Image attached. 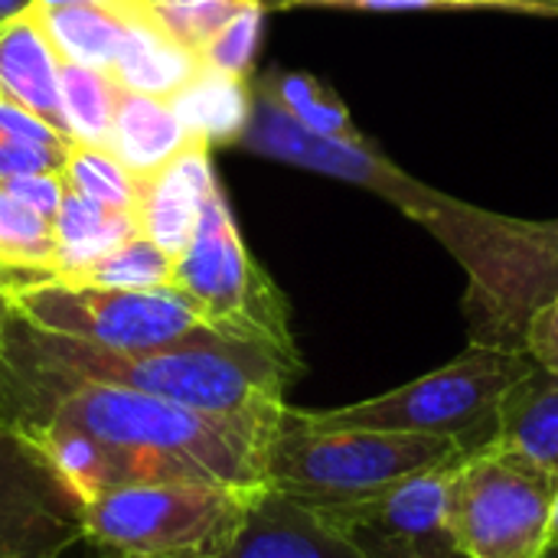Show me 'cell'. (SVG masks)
Wrapping results in <instances>:
<instances>
[{
    "label": "cell",
    "instance_id": "obj_33",
    "mask_svg": "<svg viewBox=\"0 0 558 558\" xmlns=\"http://www.w3.org/2000/svg\"><path fill=\"white\" fill-rule=\"evenodd\" d=\"M78 3H101V0H29L36 10H59V7H78Z\"/></svg>",
    "mask_w": 558,
    "mask_h": 558
},
{
    "label": "cell",
    "instance_id": "obj_36",
    "mask_svg": "<svg viewBox=\"0 0 558 558\" xmlns=\"http://www.w3.org/2000/svg\"><path fill=\"white\" fill-rule=\"evenodd\" d=\"M549 549L558 553V494H556V507H553V523H549Z\"/></svg>",
    "mask_w": 558,
    "mask_h": 558
},
{
    "label": "cell",
    "instance_id": "obj_17",
    "mask_svg": "<svg viewBox=\"0 0 558 558\" xmlns=\"http://www.w3.org/2000/svg\"><path fill=\"white\" fill-rule=\"evenodd\" d=\"M186 141H190V134L167 98L124 92L105 147L131 173L144 177V173H154L157 167H163L167 160H173Z\"/></svg>",
    "mask_w": 558,
    "mask_h": 558
},
{
    "label": "cell",
    "instance_id": "obj_20",
    "mask_svg": "<svg viewBox=\"0 0 558 558\" xmlns=\"http://www.w3.org/2000/svg\"><path fill=\"white\" fill-rule=\"evenodd\" d=\"M52 235H56V248H59V265L52 278L72 275L75 268L108 255L111 248H118L121 242H128L137 232V222L131 213H118L108 209L75 190L65 186L62 206L52 219Z\"/></svg>",
    "mask_w": 558,
    "mask_h": 558
},
{
    "label": "cell",
    "instance_id": "obj_18",
    "mask_svg": "<svg viewBox=\"0 0 558 558\" xmlns=\"http://www.w3.org/2000/svg\"><path fill=\"white\" fill-rule=\"evenodd\" d=\"M199 72V56L180 46L173 36H167L154 16L147 13L131 26L111 75L124 92L154 95V98H173L193 75Z\"/></svg>",
    "mask_w": 558,
    "mask_h": 558
},
{
    "label": "cell",
    "instance_id": "obj_9",
    "mask_svg": "<svg viewBox=\"0 0 558 558\" xmlns=\"http://www.w3.org/2000/svg\"><path fill=\"white\" fill-rule=\"evenodd\" d=\"M558 477L487 441L454 461L448 526L464 558H546Z\"/></svg>",
    "mask_w": 558,
    "mask_h": 558
},
{
    "label": "cell",
    "instance_id": "obj_2",
    "mask_svg": "<svg viewBox=\"0 0 558 558\" xmlns=\"http://www.w3.org/2000/svg\"><path fill=\"white\" fill-rule=\"evenodd\" d=\"M0 422L10 428L69 425L124 454L144 481L265 484L278 428L206 415L137 389L62 369L23 347L7 324Z\"/></svg>",
    "mask_w": 558,
    "mask_h": 558
},
{
    "label": "cell",
    "instance_id": "obj_24",
    "mask_svg": "<svg viewBox=\"0 0 558 558\" xmlns=\"http://www.w3.org/2000/svg\"><path fill=\"white\" fill-rule=\"evenodd\" d=\"M173 262L177 258L157 248L150 239L131 235L108 255L75 268L72 275H62L59 281L88 284V288H118V291H157V288H170Z\"/></svg>",
    "mask_w": 558,
    "mask_h": 558
},
{
    "label": "cell",
    "instance_id": "obj_7",
    "mask_svg": "<svg viewBox=\"0 0 558 558\" xmlns=\"http://www.w3.org/2000/svg\"><path fill=\"white\" fill-rule=\"evenodd\" d=\"M170 288L183 294L216 333L258 343L281 360L304 366L291 330L288 298L252 258L219 183L203 203L190 245L173 262Z\"/></svg>",
    "mask_w": 558,
    "mask_h": 558
},
{
    "label": "cell",
    "instance_id": "obj_32",
    "mask_svg": "<svg viewBox=\"0 0 558 558\" xmlns=\"http://www.w3.org/2000/svg\"><path fill=\"white\" fill-rule=\"evenodd\" d=\"M0 131L3 134H13V137H23V141H33V144H52V147H69L72 141L56 131L49 121L16 108V105H0Z\"/></svg>",
    "mask_w": 558,
    "mask_h": 558
},
{
    "label": "cell",
    "instance_id": "obj_21",
    "mask_svg": "<svg viewBox=\"0 0 558 558\" xmlns=\"http://www.w3.org/2000/svg\"><path fill=\"white\" fill-rule=\"evenodd\" d=\"M124 88L105 69H88L75 62H62L59 69V105L62 124L72 144L105 147Z\"/></svg>",
    "mask_w": 558,
    "mask_h": 558
},
{
    "label": "cell",
    "instance_id": "obj_34",
    "mask_svg": "<svg viewBox=\"0 0 558 558\" xmlns=\"http://www.w3.org/2000/svg\"><path fill=\"white\" fill-rule=\"evenodd\" d=\"M26 7H29V0H0V20H7V16H13V13H20Z\"/></svg>",
    "mask_w": 558,
    "mask_h": 558
},
{
    "label": "cell",
    "instance_id": "obj_3",
    "mask_svg": "<svg viewBox=\"0 0 558 558\" xmlns=\"http://www.w3.org/2000/svg\"><path fill=\"white\" fill-rule=\"evenodd\" d=\"M10 333L36 356L78 376L262 428H281L288 389L304 373V366H294L258 343L222 333L147 350L92 347L69 337L39 333L13 317Z\"/></svg>",
    "mask_w": 558,
    "mask_h": 558
},
{
    "label": "cell",
    "instance_id": "obj_10",
    "mask_svg": "<svg viewBox=\"0 0 558 558\" xmlns=\"http://www.w3.org/2000/svg\"><path fill=\"white\" fill-rule=\"evenodd\" d=\"M461 454L464 451L376 497L320 513L363 558H464L448 526V481Z\"/></svg>",
    "mask_w": 558,
    "mask_h": 558
},
{
    "label": "cell",
    "instance_id": "obj_31",
    "mask_svg": "<svg viewBox=\"0 0 558 558\" xmlns=\"http://www.w3.org/2000/svg\"><path fill=\"white\" fill-rule=\"evenodd\" d=\"M523 353L536 366L558 373V291L530 317L526 337H523Z\"/></svg>",
    "mask_w": 558,
    "mask_h": 558
},
{
    "label": "cell",
    "instance_id": "obj_29",
    "mask_svg": "<svg viewBox=\"0 0 558 558\" xmlns=\"http://www.w3.org/2000/svg\"><path fill=\"white\" fill-rule=\"evenodd\" d=\"M69 147L33 144V141H23V137H13V134H3L0 131V183L3 180H13V177L56 173V170H62Z\"/></svg>",
    "mask_w": 558,
    "mask_h": 558
},
{
    "label": "cell",
    "instance_id": "obj_13",
    "mask_svg": "<svg viewBox=\"0 0 558 558\" xmlns=\"http://www.w3.org/2000/svg\"><path fill=\"white\" fill-rule=\"evenodd\" d=\"M222 558H363L356 546L314 507L262 487Z\"/></svg>",
    "mask_w": 558,
    "mask_h": 558
},
{
    "label": "cell",
    "instance_id": "obj_4",
    "mask_svg": "<svg viewBox=\"0 0 558 558\" xmlns=\"http://www.w3.org/2000/svg\"><path fill=\"white\" fill-rule=\"evenodd\" d=\"M458 451L454 441L432 435L317 425L304 409L288 405L268 448L265 487L314 510H330L376 497Z\"/></svg>",
    "mask_w": 558,
    "mask_h": 558
},
{
    "label": "cell",
    "instance_id": "obj_8",
    "mask_svg": "<svg viewBox=\"0 0 558 558\" xmlns=\"http://www.w3.org/2000/svg\"><path fill=\"white\" fill-rule=\"evenodd\" d=\"M0 301L13 320L39 333L111 350H147L216 333L173 288L118 291L69 284L59 278H29L0 284Z\"/></svg>",
    "mask_w": 558,
    "mask_h": 558
},
{
    "label": "cell",
    "instance_id": "obj_5",
    "mask_svg": "<svg viewBox=\"0 0 558 558\" xmlns=\"http://www.w3.org/2000/svg\"><path fill=\"white\" fill-rule=\"evenodd\" d=\"M258 487L216 481H141L82 507V543L111 558H222Z\"/></svg>",
    "mask_w": 558,
    "mask_h": 558
},
{
    "label": "cell",
    "instance_id": "obj_35",
    "mask_svg": "<svg viewBox=\"0 0 558 558\" xmlns=\"http://www.w3.org/2000/svg\"><path fill=\"white\" fill-rule=\"evenodd\" d=\"M7 324H10V314L0 301V366H3V353H7ZM3 425V422H0Z\"/></svg>",
    "mask_w": 558,
    "mask_h": 558
},
{
    "label": "cell",
    "instance_id": "obj_1",
    "mask_svg": "<svg viewBox=\"0 0 558 558\" xmlns=\"http://www.w3.org/2000/svg\"><path fill=\"white\" fill-rule=\"evenodd\" d=\"M239 144L360 186L425 226L464 268L471 343L523 353L530 317L558 291V222H533L461 203L392 163L369 137L337 141L298 124L258 82Z\"/></svg>",
    "mask_w": 558,
    "mask_h": 558
},
{
    "label": "cell",
    "instance_id": "obj_37",
    "mask_svg": "<svg viewBox=\"0 0 558 558\" xmlns=\"http://www.w3.org/2000/svg\"><path fill=\"white\" fill-rule=\"evenodd\" d=\"M88 558H111V556H98V553H92V556Z\"/></svg>",
    "mask_w": 558,
    "mask_h": 558
},
{
    "label": "cell",
    "instance_id": "obj_22",
    "mask_svg": "<svg viewBox=\"0 0 558 558\" xmlns=\"http://www.w3.org/2000/svg\"><path fill=\"white\" fill-rule=\"evenodd\" d=\"M59 248L52 222L0 186V284L52 278Z\"/></svg>",
    "mask_w": 558,
    "mask_h": 558
},
{
    "label": "cell",
    "instance_id": "obj_30",
    "mask_svg": "<svg viewBox=\"0 0 558 558\" xmlns=\"http://www.w3.org/2000/svg\"><path fill=\"white\" fill-rule=\"evenodd\" d=\"M10 196H16L20 203H26L29 209H36L39 216H46L49 222L56 219L62 196H65V180L62 170L56 173H29V177H13L0 183Z\"/></svg>",
    "mask_w": 558,
    "mask_h": 558
},
{
    "label": "cell",
    "instance_id": "obj_39",
    "mask_svg": "<svg viewBox=\"0 0 558 558\" xmlns=\"http://www.w3.org/2000/svg\"><path fill=\"white\" fill-rule=\"evenodd\" d=\"M0 105H3V95H0Z\"/></svg>",
    "mask_w": 558,
    "mask_h": 558
},
{
    "label": "cell",
    "instance_id": "obj_12",
    "mask_svg": "<svg viewBox=\"0 0 558 558\" xmlns=\"http://www.w3.org/2000/svg\"><path fill=\"white\" fill-rule=\"evenodd\" d=\"M209 147V141L190 137L173 160H167L154 173H144L141 183V203L134 209L137 232L173 258H180L190 245L203 203L219 183Z\"/></svg>",
    "mask_w": 558,
    "mask_h": 558
},
{
    "label": "cell",
    "instance_id": "obj_6",
    "mask_svg": "<svg viewBox=\"0 0 558 558\" xmlns=\"http://www.w3.org/2000/svg\"><path fill=\"white\" fill-rule=\"evenodd\" d=\"M533 366L526 353L471 343L451 363L399 386L383 396L337 405L304 409L317 425L330 428H373L448 438L461 451H477L494 441L497 405L504 392Z\"/></svg>",
    "mask_w": 558,
    "mask_h": 558
},
{
    "label": "cell",
    "instance_id": "obj_14",
    "mask_svg": "<svg viewBox=\"0 0 558 558\" xmlns=\"http://www.w3.org/2000/svg\"><path fill=\"white\" fill-rule=\"evenodd\" d=\"M62 59L33 7L0 20V95L65 134L59 105ZM69 137V134H65Z\"/></svg>",
    "mask_w": 558,
    "mask_h": 558
},
{
    "label": "cell",
    "instance_id": "obj_23",
    "mask_svg": "<svg viewBox=\"0 0 558 558\" xmlns=\"http://www.w3.org/2000/svg\"><path fill=\"white\" fill-rule=\"evenodd\" d=\"M258 85L307 131L320 137H337V141L360 137L350 108L324 78L311 72H298V69H271L258 78Z\"/></svg>",
    "mask_w": 558,
    "mask_h": 558
},
{
    "label": "cell",
    "instance_id": "obj_25",
    "mask_svg": "<svg viewBox=\"0 0 558 558\" xmlns=\"http://www.w3.org/2000/svg\"><path fill=\"white\" fill-rule=\"evenodd\" d=\"M62 180L69 190L118 209V213H131L141 203V173H131L108 147H92V144H72L65 154V167H62Z\"/></svg>",
    "mask_w": 558,
    "mask_h": 558
},
{
    "label": "cell",
    "instance_id": "obj_27",
    "mask_svg": "<svg viewBox=\"0 0 558 558\" xmlns=\"http://www.w3.org/2000/svg\"><path fill=\"white\" fill-rule=\"evenodd\" d=\"M268 7H324V10H494L520 16H558V0H262Z\"/></svg>",
    "mask_w": 558,
    "mask_h": 558
},
{
    "label": "cell",
    "instance_id": "obj_19",
    "mask_svg": "<svg viewBox=\"0 0 558 558\" xmlns=\"http://www.w3.org/2000/svg\"><path fill=\"white\" fill-rule=\"evenodd\" d=\"M167 101L190 137H203L209 144H239L252 118L255 82L199 65V72Z\"/></svg>",
    "mask_w": 558,
    "mask_h": 558
},
{
    "label": "cell",
    "instance_id": "obj_16",
    "mask_svg": "<svg viewBox=\"0 0 558 558\" xmlns=\"http://www.w3.org/2000/svg\"><path fill=\"white\" fill-rule=\"evenodd\" d=\"M36 13L62 62L111 72L131 26L147 13V0H101Z\"/></svg>",
    "mask_w": 558,
    "mask_h": 558
},
{
    "label": "cell",
    "instance_id": "obj_26",
    "mask_svg": "<svg viewBox=\"0 0 558 558\" xmlns=\"http://www.w3.org/2000/svg\"><path fill=\"white\" fill-rule=\"evenodd\" d=\"M248 3L255 0H147L154 23L196 56Z\"/></svg>",
    "mask_w": 558,
    "mask_h": 558
},
{
    "label": "cell",
    "instance_id": "obj_15",
    "mask_svg": "<svg viewBox=\"0 0 558 558\" xmlns=\"http://www.w3.org/2000/svg\"><path fill=\"white\" fill-rule=\"evenodd\" d=\"M494 441L558 477V373L533 363L504 392Z\"/></svg>",
    "mask_w": 558,
    "mask_h": 558
},
{
    "label": "cell",
    "instance_id": "obj_38",
    "mask_svg": "<svg viewBox=\"0 0 558 558\" xmlns=\"http://www.w3.org/2000/svg\"><path fill=\"white\" fill-rule=\"evenodd\" d=\"M546 558H558V553H553V549H549V556H546Z\"/></svg>",
    "mask_w": 558,
    "mask_h": 558
},
{
    "label": "cell",
    "instance_id": "obj_11",
    "mask_svg": "<svg viewBox=\"0 0 558 558\" xmlns=\"http://www.w3.org/2000/svg\"><path fill=\"white\" fill-rule=\"evenodd\" d=\"M82 543V504L10 425H0V558H65Z\"/></svg>",
    "mask_w": 558,
    "mask_h": 558
},
{
    "label": "cell",
    "instance_id": "obj_28",
    "mask_svg": "<svg viewBox=\"0 0 558 558\" xmlns=\"http://www.w3.org/2000/svg\"><path fill=\"white\" fill-rule=\"evenodd\" d=\"M262 23H265V3L255 0L245 10H239L199 49V65L203 69H213V72H226V75L248 78L252 62H255V49H258V39H262Z\"/></svg>",
    "mask_w": 558,
    "mask_h": 558
}]
</instances>
